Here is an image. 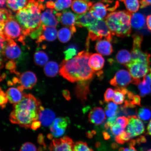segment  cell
Segmentation results:
<instances>
[{
  "label": "cell",
  "mask_w": 151,
  "mask_h": 151,
  "mask_svg": "<svg viewBox=\"0 0 151 151\" xmlns=\"http://www.w3.org/2000/svg\"><path fill=\"white\" fill-rule=\"evenodd\" d=\"M41 103L31 94H24L19 102L14 105L9 120L12 124L26 128H31L33 123L38 121Z\"/></svg>",
  "instance_id": "6da1fadb"
},
{
  "label": "cell",
  "mask_w": 151,
  "mask_h": 151,
  "mask_svg": "<svg viewBox=\"0 0 151 151\" xmlns=\"http://www.w3.org/2000/svg\"><path fill=\"white\" fill-rule=\"evenodd\" d=\"M91 55L88 51H83L70 60H63L60 65V75L72 83L90 80L95 73L88 64Z\"/></svg>",
  "instance_id": "7a4b0ae2"
},
{
  "label": "cell",
  "mask_w": 151,
  "mask_h": 151,
  "mask_svg": "<svg viewBox=\"0 0 151 151\" xmlns=\"http://www.w3.org/2000/svg\"><path fill=\"white\" fill-rule=\"evenodd\" d=\"M43 0H28L27 4L17 12V20L26 37L38 28L41 24V11L44 10Z\"/></svg>",
  "instance_id": "3957f363"
},
{
  "label": "cell",
  "mask_w": 151,
  "mask_h": 151,
  "mask_svg": "<svg viewBox=\"0 0 151 151\" xmlns=\"http://www.w3.org/2000/svg\"><path fill=\"white\" fill-rule=\"evenodd\" d=\"M132 14L124 10L115 11L107 15L105 22L113 35L124 37L131 35Z\"/></svg>",
  "instance_id": "277c9868"
},
{
  "label": "cell",
  "mask_w": 151,
  "mask_h": 151,
  "mask_svg": "<svg viewBox=\"0 0 151 151\" xmlns=\"http://www.w3.org/2000/svg\"><path fill=\"white\" fill-rule=\"evenodd\" d=\"M1 37L7 41L10 39H18L20 42L24 43L25 39L21 26L14 16L9 19L4 24H0Z\"/></svg>",
  "instance_id": "5b68a950"
},
{
  "label": "cell",
  "mask_w": 151,
  "mask_h": 151,
  "mask_svg": "<svg viewBox=\"0 0 151 151\" xmlns=\"http://www.w3.org/2000/svg\"><path fill=\"white\" fill-rule=\"evenodd\" d=\"M87 39L92 41L100 40L104 37L109 41H112L113 36L105 21L97 20L93 25L88 27Z\"/></svg>",
  "instance_id": "8992f818"
},
{
  "label": "cell",
  "mask_w": 151,
  "mask_h": 151,
  "mask_svg": "<svg viewBox=\"0 0 151 151\" xmlns=\"http://www.w3.org/2000/svg\"><path fill=\"white\" fill-rule=\"evenodd\" d=\"M150 63H146L138 60H131L125 65L133 78L132 83L138 85L140 79L144 77L150 71Z\"/></svg>",
  "instance_id": "52a82bcc"
},
{
  "label": "cell",
  "mask_w": 151,
  "mask_h": 151,
  "mask_svg": "<svg viewBox=\"0 0 151 151\" xmlns=\"http://www.w3.org/2000/svg\"><path fill=\"white\" fill-rule=\"evenodd\" d=\"M128 118L129 121L125 131L131 139L144 133L145 131L144 124L138 117L134 115L129 116Z\"/></svg>",
  "instance_id": "ba28073f"
},
{
  "label": "cell",
  "mask_w": 151,
  "mask_h": 151,
  "mask_svg": "<svg viewBox=\"0 0 151 151\" xmlns=\"http://www.w3.org/2000/svg\"><path fill=\"white\" fill-rule=\"evenodd\" d=\"M74 145L70 138L64 137L53 139L49 149L50 151H73Z\"/></svg>",
  "instance_id": "9c48e42d"
},
{
  "label": "cell",
  "mask_w": 151,
  "mask_h": 151,
  "mask_svg": "<svg viewBox=\"0 0 151 151\" xmlns=\"http://www.w3.org/2000/svg\"><path fill=\"white\" fill-rule=\"evenodd\" d=\"M133 78L128 71L121 70L115 74L109 83L111 85L117 88H125L131 83L133 82Z\"/></svg>",
  "instance_id": "30bf717a"
},
{
  "label": "cell",
  "mask_w": 151,
  "mask_h": 151,
  "mask_svg": "<svg viewBox=\"0 0 151 151\" xmlns=\"http://www.w3.org/2000/svg\"><path fill=\"white\" fill-rule=\"evenodd\" d=\"M55 15L58 22H61L62 25L70 28L73 33L76 32V15L70 11L65 10L62 12H55Z\"/></svg>",
  "instance_id": "8fae6325"
},
{
  "label": "cell",
  "mask_w": 151,
  "mask_h": 151,
  "mask_svg": "<svg viewBox=\"0 0 151 151\" xmlns=\"http://www.w3.org/2000/svg\"><path fill=\"white\" fill-rule=\"evenodd\" d=\"M68 124L67 118L59 117L55 119L50 127L52 136L56 137L62 136L65 133Z\"/></svg>",
  "instance_id": "7c38bea8"
},
{
  "label": "cell",
  "mask_w": 151,
  "mask_h": 151,
  "mask_svg": "<svg viewBox=\"0 0 151 151\" xmlns=\"http://www.w3.org/2000/svg\"><path fill=\"white\" fill-rule=\"evenodd\" d=\"M41 32L40 36L37 40L36 43L39 44L43 41L51 42L55 40L58 36V32L55 27L41 25Z\"/></svg>",
  "instance_id": "4fadbf2b"
},
{
  "label": "cell",
  "mask_w": 151,
  "mask_h": 151,
  "mask_svg": "<svg viewBox=\"0 0 151 151\" xmlns=\"http://www.w3.org/2000/svg\"><path fill=\"white\" fill-rule=\"evenodd\" d=\"M20 84L24 90L31 89L36 84L37 78L35 73L27 71L19 75Z\"/></svg>",
  "instance_id": "5bb4252c"
},
{
  "label": "cell",
  "mask_w": 151,
  "mask_h": 151,
  "mask_svg": "<svg viewBox=\"0 0 151 151\" xmlns=\"http://www.w3.org/2000/svg\"><path fill=\"white\" fill-rule=\"evenodd\" d=\"M21 53L20 47L14 40L10 39L7 41L4 55L6 57L11 60L16 59L20 56Z\"/></svg>",
  "instance_id": "9a60e30c"
},
{
  "label": "cell",
  "mask_w": 151,
  "mask_h": 151,
  "mask_svg": "<svg viewBox=\"0 0 151 151\" xmlns=\"http://www.w3.org/2000/svg\"><path fill=\"white\" fill-rule=\"evenodd\" d=\"M104 63V59L101 55L94 54L91 56L88 64L94 73L100 76L103 73L101 70L103 68Z\"/></svg>",
  "instance_id": "2e32d148"
},
{
  "label": "cell",
  "mask_w": 151,
  "mask_h": 151,
  "mask_svg": "<svg viewBox=\"0 0 151 151\" xmlns=\"http://www.w3.org/2000/svg\"><path fill=\"white\" fill-rule=\"evenodd\" d=\"M93 5L90 0H73L71 9L76 14H82L90 11Z\"/></svg>",
  "instance_id": "e0dca14e"
},
{
  "label": "cell",
  "mask_w": 151,
  "mask_h": 151,
  "mask_svg": "<svg viewBox=\"0 0 151 151\" xmlns=\"http://www.w3.org/2000/svg\"><path fill=\"white\" fill-rule=\"evenodd\" d=\"M88 120L91 123L99 125L106 119L105 113L100 107H95L90 111L88 116Z\"/></svg>",
  "instance_id": "ac0fdd59"
},
{
  "label": "cell",
  "mask_w": 151,
  "mask_h": 151,
  "mask_svg": "<svg viewBox=\"0 0 151 151\" xmlns=\"http://www.w3.org/2000/svg\"><path fill=\"white\" fill-rule=\"evenodd\" d=\"M90 80L81 81L77 83L75 88L77 97L82 102L86 101L90 94Z\"/></svg>",
  "instance_id": "d6986e66"
},
{
  "label": "cell",
  "mask_w": 151,
  "mask_h": 151,
  "mask_svg": "<svg viewBox=\"0 0 151 151\" xmlns=\"http://www.w3.org/2000/svg\"><path fill=\"white\" fill-rule=\"evenodd\" d=\"M107 11H109L107 6L102 1L94 4L89 11L92 16L99 20L106 17Z\"/></svg>",
  "instance_id": "ffe728a7"
},
{
  "label": "cell",
  "mask_w": 151,
  "mask_h": 151,
  "mask_svg": "<svg viewBox=\"0 0 151 151\" xmlns=\"http://www.w3.org/2000/svg\"><path fill=\"white\" fill-rule=\"evenodd\" d=\"M55 115L53 111L49 109H45L41 106L39 114V120L43 126L51 125L55 120Z\"/></svg>",
  "instance_id": "44dd1931"
},
{
  "label": "cell",
  "mask_w": 151,
  "mask_h": 151,
  "mask_svg": "<svg viewBox=\"0 0 151 151\" xmlns=\"http://www.w3.org/2000/svg\"><path fill=\"white\" fill-rule=\"evenodd\" d=\"M97 19L92 16L90 12L77 15L76 26L79 27H86L93 25Z\"/></svg>",
  "instance_id": "7402d4cb"
},
{
  "label": "cell",
  "mask_w": 151,
  "mask_h": 151,
  "mask_svg": "<svg viewBox=\"0 0 151 151\" xmlns=\"http://www.w3.org/2000/svg\"><path fill=\"white\" fill-rule=\"evenodd\" d=\"M54 10L50 9H47L43 12L41 14V24L56 27L58 22L54 15Z\"/></svg>",
  "instance_id": "603a6c76"
},
{
  "label": "cell",
  "mask_w": 151,
  "mask_h": 151,
  "mask_svg": "<svg viewBox=\"0 0 151 151\" xmlns=\"http://www.w3.org/2000/svg\"><path fill=\"white\" fill-rule=\"evenodd\" d=\"M95 49L98 52L103 55H110L113 51L110 41L106 39L100 40L96 43Z\"/></svg>",
  "instance_id": "cb8c5ba5"
},
{
  "label": "cell",
  "mask_w": 151,
  "mask_h": 151,
  "mask_svg": "<svg viewBox=\"0 0 151 151\" xmlns=\"http://www.w3.org/2000/svg\"><path fill=\"white\" fill-rule=\"evenodd\" d=\"M131 23L132 27L134 29H142L146 27V17L140 13H133L131 15Z\"/></svg>",
  "instance_id": "d4e9b609"
},
{
  "label": "cell",
  "mask_w": 151,
  "mask_h": 151,
  "mask_svg": "<svg viewBox=\"0 0 151 151\" xmlns=\"http://www.w3.org/2000/svg\"><path fill=\"white\" fill-rule=\"evenodd\" d=\"M5 93L9 102L14 105L21 101L24 94L18 88L14 87L9 88Z\"/></svg>",
  "instance_id": "484cf974"
},
{
  "label": "cell",
  "mask_w": 151,
  "mask_h": 151,
  "mask_svg": "<svg viewBox=\"0 0 151 151\" xmlns=\"http://www.w3.org/2000/svg\"><path fill=\"white\" fill-rule=\"evenodd\" d=\"M142 97L150 93L151 91V77L149 74L143 77V80L137 85Z\"/></svg>",
  "instance_id": "4316f807"
},
{
  "label": "cell",
  "mask_w": 151,
  "mask_h": 151,
  "mask_svg": "<svg viewBox=\"0 0 151 151\" xmlns=\"http://www.w3.org/2000/svg\"><path fill=\"white\" fill-rule=\"evenodd\" d=\"M150 55L142 51L141 48H133L131 52V60H138L142 62L150 63Z\"/></svg>",
  "instance_id": "83f0119b"
},
{
  "label": "cell",
  "mask_w": 151,
  "mask_h": 151,
  "mask_svg": "<svg viewBox=\"0 0 151 151\" xmlns=\"http://www.w3.org/2000/svg\"><path fill=\"white\" fill-rule=\"evenodd\" d=\"M44 71L45 75L49 77L55 76L59 71V66L56 62L51 61L45 65Z\"/></svg>",
  "instance_id": "f1b7e54d"
},
{
  "label": "cell",
  "mask_w": 151,
  "mask_h": 151,
  "mask_svg": "<svg viewBox=\"0 0 151 151\" xmlns=\"http://www.w3.org/2000/svg\"><path fill=\"white\" fill-rule=\"evenodd\" d=\"M28 0H7L6 5L14 12H17L23 9L27 4Z\"/></svg>",
  "instance_id": "f546056e"
},
{
  "label": "cell",
  "mask_w": 151,
  "mask_h": 151,
  "mask_svg": "<svg viewBox=\"0 0 151 151\" xmlns=\"http://www.w3.org/2000/svg\"><path fill=\"white\" fill-rule=\"evenodd\" d=\"M74 33L72 31L70 28L67 27L62 28L58 32V39L60 42L65 43L70 40L72 36Z\"/></svg>",
  "instance_id": "4dcf8cb0"
},
{
  "label": "cell",
  "mask_w": 151,
  "mask_h": 151,
  "mask_svg": "<svg viewBox=\"0 0 151 151\" xmlns=\"http://www.w3.org/2000/svg\"><path fill=\"white\" fill-rule=\"evenodd\" d=\"M115 94L113 101L116 104H122L125 99L128 90L125 88H117L115 89Z\"/></svg>",
  "instance_id": "1f68e13d"
},
{
  "label": "cell",
  "mask_w": 151,
  "mask_h": 151,
  "mask_svg": "<svg viewBox=\"0 0 151 151\" xmlns=\"http://www.w3.org/2000/svg\"><path fill=\"white\" fill-rule=\"evenodd\" d=\"M116 59L119 63L125 66L131 61V54L126 50L119 51L116 54Z\"/></svg>",
  "instance_id": "d6a6232c"
},
{
  "label": "cell",
  "mask_w": 151,
  "mask_h": 151,
  "mask_svg": "<svg viewBox=\"0 0 151 151\" xmlns=\"http://www.w3.org/2000/svg\"><path fill=\"white\" fill-rule=\"evenodd\" d=\"M49 58L46 52L42 51L36 52L34 55V61L37 65L42 66L47 63Z\"/></svg>",
  "instance_id": "836d02e7"
},
{
  "label": "cell",
  "mask_w": 151,
  "mask_h": 151,
  "mask_svg": "<svg viewBox=\"0 0 151 151\" xmlns=\"http://www.w3.org/2000/svg\"><path fill=\"white\" fill-rule=\"evenodd\" d=\"M123 2L128 12L133 14L137 12L139 8V0H120Z\"/></svg>",
  "instance_id": "e575fe53"
},
{
  "label": "cell",
  "mask_w": 151,
  "mask_h": 151,
  "mask_svg": "<svg viewBox=\"0 0 151 151\" xmlns=\"http://www.w3.org/2000/svg\"><path fill=\"white\" fill-rule=\"evenodd\" d=\"M72 0H56L53 1V8L56 11H60L69 8L72 5Z\"/></svg>",
  "instance_id": "d590c367"
},
{
  "label": "cell",
  "mask_w": 151,
  "mask_h": 151,
  "mask_svg": "<svg viewBox=\"0 0 151 151\" xmlns=\"http://www.w3.org/2000/svg\"><path fill=\"white\" fill-rule=\"evenodd\" d=\"M137 115L138 118L145 122H147L151 119V108L143 107L137 111Z\"/></svg>",
  "instance_id": "8d00e7d4"
},
{
  "label": "cell",
  "mask_w": 151,
  "mask_h": 151,
  "mask_svg": "<svg viewBox=\"0 0 151 151\" xmlns=\"http://www.w3.org/2000/svg\"><path fill=\"white\" fill-rule=\"evenodd\" d=\"M73 151H93L88 146L87 143L83 141H78L75 143Z\"/></svg>",
  "instance_id": "74e56055"
},
{
  "label": "cell",
  "mask_w": 151,
  "mask_h": 151,
  "mask_svg": "<svg viewBox=\"0 0 151 151\" xmlns=\"http://www.w3.org/2000/svg\"><path fill=\"white\" fill-rule=\"evenodd\" d=\"M110 128L111 133L114 137L118 136L125 131V128L122 127L116 122Z\"/></svg>",
  "instance_id": "f35d334b"
},
{
  "label": "cell",
  "mask_w": 151,
  "mask_h": 151,
  "mask_svg": "<svg viewBox=\"0 0 151 151\" xmlns=\"http://www.w3.org/2000/svg\"><path fill=\"white\" fill-rule=\"evenodd\" d=\"M114 139L115 141L119 144H123L131 140V138L125 131L120 135L115 137Z\"/></svg>",
  "instance_id": "ab89813d"
},
{
  "label": "cell",
  "mask_w": 151,
  "mask_h": 151,
  "mask_svg": "<svg viewBox=\"0 0 151 151\" xmlns=\"http://www.w3.org/2000/svg\"><path fill=\"white\" fill-rule=\"evenodd\" d=\"M1 17H0V22L1 24H4L13 16L10 11L4 8H1Z\"/></svg>",
  "instance_id": "60d3db41"
},
{
  "label": "cell",
  "mask_w": 151,
  "mask_h": 151,
  "mask_svg": "<svg viewBox=\"0 0 151 151\" xmlns=\"http://www.w3.org/2000/svg\"><path fill=\"white\" fill-rule=\"evenodd\" d=\"M106 5L109 12H113L119 6L118 1H114L112 0H101V1Z\"/></svg>",
  "instance_id": "b9f144b4"
},
{
  "label": "cell",
  "mask_w": 151,
  "mask_h": 151,
  "mask_svg": "<svg viewBox=\"0 0 151 151\" xmlns=\"http://www.w3.org/2000/svg\"><path fill=\"white\" fill-rule=\"evenodd\" d=\"M77 50L76 47L72 46L70 47L64 52L65 56V60H68L73 58L76 55Z\"/></svg>",
  "instance_id": "7bdbcfd3"
},
{
  "label": "cell",
  "mask_w": 151,
  "mask_h": 151,
  "mask_svg": "<svg viewBox=\"0 0 151 151\" xmlns=\"http://www.w3.org/2000/svg\"><path fill=\"white\" fill-rule=\"evenodd\" d=\"M17 66L16 62L14 60H11L7 62L6 64L5 68L10 71L11 73H14L18 76L20 75V73L16 70Z\"/></svg>",
  "instance_id": "ee69618b"
},
{
  "label": "cell",
  "mask_w": 151,
  "mask_h": 151,
  "mask_svg": "<svg viewBox=\"0 0 151 151\" xmlns=\"http://www.w3.org/2000/svg\"><path fill=\"white\" fill-rule=\"evenodd\" d=\"M115 94L114 90H113L112 88H108L106 91L104 96V101L106 102L111 101H113V97Z\"/></svg>",
  "instance_id": "f6af8a7d"
},
{
  "label": "cell",
  "mask_w": 151,
  "mask_h": 151,
  "mask_svg": "<svg viewBox=\"0 0 151 151\" xmlns=\"http://www.w3.org/2000/svg\"><path fill=\"white\" fill-rule=\"evenodd\" d=\"M20 151H37V148L32 143L26 142L22 145Z\"/></svg>",
  "instance_id": "bcb514c9"
},
{
  "label": "cell",
  "mask_w": 151,
  "mask_h": 151,
  "mask_svg": "<svg viewBox=\"0 0 151 151\" xmlns=\"http://www.w3.org/2000/svg\"><path fill=\"white\" fill-rule=\"evenodd\" d=\"M129 120L128 117L125 116H121L116 119V122L119 124L122 127L125 128L127 127L129 122Z\"/></svg>",
  "instance_id": "7dc6e473"
},
{
  "label": "cell",
  "mask_w": 151,
  "mask_h": 151,
  "mask_svg": "<svg viewBox=\"0 0 151 151\" xmlns=\"http://www.w3.org/2000/svg\"><path fill=\"white\" fill-rule=\"evenodd\" d=\"M8 101L6 94L1 89V94H0V104L2 109L5 108Z\"/></svg>",
  "instance_id": "c3c4849f"
},
{
  "label": "cell",
  "mask_w": 151,
  "mask_h": 151,
  "mask_svg": "<svg viewBox=\"0 0 151 151\" xmlns=\"http://www.w3.org/2000/svg\"><path fill=\"white\" fill-rule=\"evenodd\" d=\"M131 103L134 105H141V98L140 96L139 95H134L132 98L131 101H130Z\"/></svg>",
  "instance_id": "681fc988"
},
{
  "label": "cell",
  "mask_w": 151,
  "mask_h": 151,
  "mask_svg": "<svg viewBox=\"0 0 151 151\" xmlns=\"http://www.w3.org/2000/svg\"><path fill=\"white\" fill-rule=\"evenodd\" d=\"M105 109H108L109 110L117 112L118 111V106L116 103L110 102L107 104Z\"/></svg>",
  "instance_id": "f907efd6"
},
{
  "label": "cell",
  "mask_w": 151,
  "mask_h": 151,
  "mask_svg": "<svg viewBox=\"0 0 151 151\" xmlns=\"http://www.w3.org/2000/svg\"><path fill=\"white\" fill-rule=\"evenodd\" d=\"M139 3L141 9L146 8L149 6H151V0H141Z\"/></svg>",
  "instance_id": "816d5d0a"
},
{
  "label": "cell",
  "mask_w": 151,
  "mask_h": 151,
  "mask_svg": "<svg viewBox=\"0 0 151 151\" xmlns=\"http://www.w3.org/2000/svg\"><path fill=\"white\" fill-rule=\"evenodd\" d=\"M105 113L106 116L109 118L118 114L119 111H118L117 112H116V111L111 110L108 109H105Z\"/></svg>",
  "instance_id": "f5cc1de1"
},
{
  "label": "cell",
  "mask_w": 151,
  "mask_h": 151,
  "mask_svg": "<svg viewBox=\"0 0 151 151\" xmlns=\"http://www.w3.org/2000/svg\"><path fill=\"white\" fill-rule=\"evenodd\" d=\"M134 146L129 143V147L126 148H120L119 151H137Z\"/></svg>",
  "instance_id": "db71d44e"
},
{
  "label": "cell",
  "mask_w": 151,
  "mask_h": 151,
  "mask_svg": "<svg viewBox=\"0 0 151 151\" xmlns=\"http://www.w3.org/2000/svg\"><path fill=\"white\" fill-rule=\"evenodd\" d=\"M62 94L65 99L67 101H70L71 99L70 93L68 90H65L62 91Z\"/></svg>",
  "instance_id": "11a10c76"
},
{
  "label": "cell",
  "mask_w": 151,
  "mask_h": 151,
  "mask_svg": "<svg viewBox=\"0 0 151 151\" xmlns=\"http://www.w3.org/2000/svg\"><path fill=\"white\" fill-rule=\"evenodd\" d=\"M41 123L39 120L33 123L32 124L31 129L33 130H36L38 129L41 126Z\"/></svg>",
  "instance_id": "9f6ffc18"
},
{
  "label": "cell",
  "mask_w": 151,
  "mask_h": 151,
  "mask_svg": "<svg viewBox=\"0 0 151 151\" xmlns=\"http://www.w3.org/2000/svg\"><path fill=\"white\" fill-rule=\"evenodd\" d=\"M146 24L147 27L151 31V14L147 16L146 19Z\"/></svg>",
  "instance_id": "6f0895ef"
},
{
  "label": "cell",
  "mask_w": 151,
  "mask_h": 151,
  "mask_svg": "<svg viewBox=\"0 0 151 151\" xmlns=\"http://www.w3.org/2000/svg\"><path fill=\"white\" fill-rule=\"evenodd\" d=\"M147 130V132H148L149 134L151 135V119L149 123Z\"/></svg>",
  "instance_id": "680465c9"
},
{
  "label": "cell",
  "mask_w": 151,
  "mask_h": 151,
  "mask_svg": "<svg viewBox=\"0 0 151 151\" xmlns=\"http://www.w3.org/2000/svg\"><path fill=\"white\" fill-rule=\"evenodd\" d=\"M38 140L39 141V143L41 144L45 145L44 141H43V137L42 135H40L39 137Z\"/></svg>",
  "instance_id": "91938a15"
},
{
  "label": "cell",
  "mask_w": 151,
  "mask_h": 151,
  "mask_svg": "<svg viewBox=\"0 0 151 151\" xmlns=\"http://www.w3.org/2000/svg\"><path fill=\"white\" fill-rule=\"evenodd\" d=\"M103 135L104 137L106 139H108L110 138V136H109V133L106 132H104Z\"/></svg>",
  "instance_id": "94428289"
},
{
  "label": "cell",
  "mask_w": 151,
  "mask_h": 151,
  "mask_svg": "<svg viewBox=\"0 0 151 151\" xmlns=\"http://www.w3.org/2000/svg\"><path fill=\"white\" fill-rule=\"evenodd\" d=\"M7 0H0V4L1 7H3L6 3Z\"/></svg>",
  "instance_id": "6125c7cd"
},
{
  "label": "cell",
  "mask_w": 151,
  "mask_h": 151,
  "mask_svg": "<svg viewBox=\"0 0 151 151\" xmlns=\"http://www.w3.org/2000/svg\"><path fill=\"white\" fill-rule=\"evenodd\" d=\"M6 74L5 73H3L2 75L1 76V81L2 80H3L4 79H5L6 77Z\"/></svg>",
  "instance_id": "be15d7a7"
},
{
  "label": "cell",
  "mask_w": 151,
  "mask_h": 151,
  "mask_svg": "<svg viewBox=\"0 0 151 151\" xmlns=\"http://www.w3.org/2000/svg\"><path fill=\"white\" fill-rule=\"evenodd\" d=\"M149 74L150 75V76L151 77V69H150V71L149 72Z\"/></svg>",
  "instance_id": "e7e4bbea"
},
{
  "label": "cell",
  "mask_w": 151,
  "mask_h": 151,
  "mask_svg": "<svg viewBox=\"0 0 151 151\" xmlns=\"http://www.w3.org/2000/svg\"><path fill=\"white\" fill-rule=\"evenodd\" d=\"M39 151H42V150H41V148L39 149Z\"/></svg>",
  "instance_id": "03108f58"
},
{
  "label": "cell",
  "mask_w": 151,
  "mask_h": 151,
  "mask_svg": "<svg viewBox=\"0 0 151 151\" xmlns=\"http://www.w3.org/2000/svg\"><path fill=\"white\" fill-rule=\"evenodd\" d=\"M148 151H151V149L150 150H148Z\"/></svg>",
  "instance_id": "003e7915"
}]
</instances>
